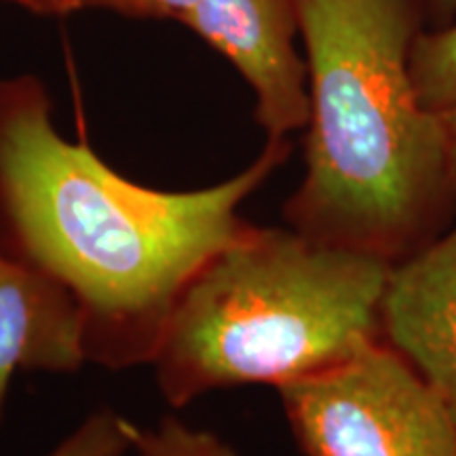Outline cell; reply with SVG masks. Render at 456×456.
<instances>
[{"label":"cell","mask_w":456,"mask_h":456,"mask_svg":"<svg viewBox=\"0 0 456 456\" xmlns=\"http://www.w3.org/2000/svg\"><path fill=\"white\" fill-rule=\"evenodd\" d=\"M380 336L437 391L456 425V224L391 266Z\"/></svg>","instance_id":"8992f818"},{"label":"cell","mask_w":456,"mask_h":456,"mask_svg":"<svg viewBox=\"0 0 456 456\" xmlns=\"http://www.w3.org/2000/svg\"><path fill=\"white\" fill-rule=\"evenodd\" d=\"M87 362L85 322L72 296L0 252V420L20 370L70 374Z\"/></svg>","instance_id":"52a82bcc"},{"label":"cell","mask_w":456,"mask_h":456,"mask_svg":"<svg viewBox=\"0 0 456 456\" xmlns=\"http://www.w3.org/2000/svg\"><path fill=\"white\" fill-rule=\"evenodd\" d=\"M391 262L334 248L292 226L243 228L205 262L152 359L174 408L241 385L275 389L380 340Z\"/></svg>","instance_id":"3957f363"},{"label":"cell","mask_w":456,"mask_h":456,"mask_svg":"<svg viewBox=\"0 0 456 456\" xmlns=\"http://www.w3.org/2000/svg\"><path fill=\"white\" fill-rule=\"evenodd\" d=\"M277 391L306 456H456L444 399L383 338Z\"/></svg>","instance_id":"277c9868"},{"label":"cell","mask_w":456,"mask_h":456,"mask_svg":"<svg viewBox=\"0 0 456 456\" xmlns=\"http://www.w3.org/2000/svg\"><path fill=\"white\" fill-rule=\"evenodd\" d=\"M429 3L436 9L444 11V13H452V11L456 9V0H429Z\"/></svg>","instance_id":"5bb4252c"},{"label":"cell","mask_w":456,"mask_h":456,"mask_svg":"<svg viewBox=\"0 0 456 456\" xmlns=\"http://www.w3.org/2000/svg\"><path fill=\"white\" fill-rule=\"evenodd\" d=\"M37 15H66L77 11V0H11Z\"/></svg>","instance_id":"7c38bea8"},{"label":"cell","mask_w":456,"mask_h":456,"mask_svg":"<svg viewBox=\"0 0 456 456\" xmlns=\"http://www.w3.org/2000/svg\"><path fill=\"white\" fill-rule=\"evenodd\" d=\"M309 70L305 178L288 226L402 262L456 224L446 117L423 106L410 55L416 0H296Z\"/></svg>","instance_id":"7a4b0ae2"},{"label":"cell","mask_w":456,"mask_h":456,"mask_svg":"<svg viewBox=\"0 0 456 456\" xmlns=\"http://www.w3.org/2000/svg\"><path fill=\"white\" fill-rule=\"evenodd\" d=\"M199 0H77V9H108L138 20L184 21Z\"/></svg>","instance_id":"8fae6325"},{"label":"cell","mask_w":456,"mask_h":456,"mask_svg":"<svg viewBox=\"0 0 456 456\" xmlns=\"http://www.w3.org/2000/svg\"><path fill=\"white\" fill-rule=\"evenodd\" d=\"M131 420L114 410H95L47 456H127Z\"/></svg>","instance_id":"30bf717a"},{"label":"cell","mask_w":456,"mask_h":456,"mask_svg":"<svg viewBox=\"0 0 456 456\" xmlns=\"http://www.w3.org/2000/svg\"><path fill=\"white\" fill-rule=\"evenodd\" d=\"M410 72L423 106L440 114L456 108V24L416 37Z\"/></svg>","instance_id":"ba28073f"},{"label":"cell","mask_w":456,"mask_h":456,"mask_svg":"<svg viewBox=\"0 0 456 456\" xmlns=\"http://www.w3.org/2000/svg\"><path fill=\"white\" fill-rule=\"evenodd\" d=\"M237 68L269 140L309 123V70L296 51V0H199L182 21Z\"/></svg>","instance_id":"5b68a950"},{"label":"cell","mask_w":456,"mask_h":456,"mask_svg":"<svg viewBox=\"0 0 456 456\" xmlns=\"http://www.w3.org/2000/svg\"><path fill=\"white\" fill-rule=\"evenodd\" d=\"M289 151L269 140L235 178L157 191L60 135L37 77L0 78V252L72 296L89 362L152 363L188 283L248 226L239 208Z\"/></svg>","instance_id":"6da1fadb"},{"label":"cell","mask_w":456,"mask_h":456,"mask_svg":"<svg viewBox=\"0 0 456 456\" xmlns=\"http://www.w3.org/2000/svg\"><path fill=\"white\" fill-rule=\"evenodd\" d=\"M448 123L450 134V159H452V180H454V195H456V108L444 114Z\"/></svg>","instance_id":"4fadbf2b"},{"label":"cell","mask_w":456,"mask_h":456,"mask_svg":"<svg viewBox=\"0 0 456 456\" xmlns=\"http://www.w3.org/2000/svg\"><path fill=\"white\" fill-rule=\"evenodd\" d=\"M131 456H237V452L216 433L165 416L155 429H140L131 423Z\"/></svg>","instance_id":"9c48e42d"}]
</instances>
